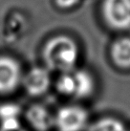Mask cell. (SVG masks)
<instances>
[{
  "label": "cell",
  "mask_w": 130,
  "mask_h": 131,
  "mask_svg": "<svg viewBox=\"0 0 130 131\" xmlns=\"http://www.w3.org/2000/svg\"><path fill=\"white\" fill-rule=\"evenodd\" d=\"M42 58L50 71L65 73L77 68L80 59V46L67 35H57L45 42Z\"/></svg>",
  "instance_id": "obj_1"
},
{
  "label": "cell",
  "mask_w": 130,
  "mask_h": 131,
  "mask_svg": "<svg viewBox=\"0 0 130 131\" xmlns=\"http://www.w3.org/2000/svg\"><path fill=\"white\" fill-rule=\"evenodd\" d=\"M101 16L107 28L115 32L130 30V0H102Z\"/></svg>",
  "instance_id": "obj_2"
},
{
  "label": "cell",
  "mask_w": 130,
  "mask_h": 131,
  "mask_svg": "<svg viewBox=\"0 0 130 131\" xmlns=\"http://www.w3.org/2000/svg\"><path fill=\"white\" fill-rule=\"evenodd\" d=\"M89 124V112L79 104L61 106L54 116V126L58 131H86Z\"/></svg>",
  "instance_id": "obj_3"
},
{
  "label": "cell",
  "mask_w": 130,
  "mask_h": 131,
  "mask_svg": "<svg viewBox=\"0 0 130 131\" xmlns=\"http://www.w3.org/2000/svg\"><path fill=\"white\" fill-rule=\"evenodd\" d=\"M23 78L22 67L17 59L0 55V95H10L17 90Z\"/></svg>",
  "instance_id": "obj_4"
},
{
  "label": "cell",
  "mask_w": 130,
  "mask_h": 131,
  "mask_svg": "<svg viewBox=\"0 0 130 131\" xmlns=\"http://www.w3.org/2000/svg\"><path fill=\"white\" fill-rule=\"evenodd\" d=\"M21 84L31 97H40L46 94L52 84L50 70L46 66L32 67L23 75Z\"/></svg>",
  "instance_id": "obj_5"
},
{
  "label": "cell",
  "mask_w": 130,
  "mask_h": 131,
  "mask_svg": "<svg viewBox=\"0 0 130 131\" xmlns=\"http://www.w3.org/2000/svg\"><path fill=\"white\" fill-rule=\"evenodd\" d=\"M109 58L116 68L130 70V37H120L113 40L109 47Z\"/></svg>",
  "instance_id": "obj_6"
},
{
  "label": "cell",
  "mask_w": 130,
  "mask_h": 131,
  "mask_svg": "<svg viewBox=\"0 0 130 131\" xmlns=\"http://www.w3.org/2000/svg\"><path fill=\"white\" fill-rule=\"evenodd\" d=\"M75 80V94L77 100H86L91 98L97 89L96 78L89 70L83 68H76L73 70Z\"/></svg>",
  "instance_id": "obj_7"
},
{
  "label": "cell",
  "mask_w": 130,
  "mask_h": 131,
  "mask_svg": "<svg viewBox=\"0 0 130 131\" xmlns=\"http://www.w3.org/2000/svg\"><path fill=\"white\" fill-rule=\"evenodd\" d=\"M25 118L36 131H49L54 126V116L46 106L39 103L29 106L25 112Z\"/></svg>",
  "instance_id": "obj_8"
},
{
  "label": "cell",
  "mask_w": 130,
  "mask_h": 131,
  "mask_svg": "<svg viewBox=\"0 0 130 131\" xmlns=\"http://www.w3.org/2000/svg\"><path fill=\"white\" fill-rule=\"evenodd\" d=\"M86 131H130L126 124L113 116L101 117L89 124Z\"/></svg>",
  "instance_id": "obj_9"
},
{
  "label": "cell",
  "mask_w": 130,
  "mask_h": 131,
  "mask_svg": "<svg viewBox=\"0 0 130 131\" xmlns=\"http://www.w3.org/2000/svg\"><path fill=\"white\" fill-rule=\"evenodd\" d=\"M56 90L59 95L64 97H72L74 98L75 94V80L73 71L71 72H65L60 73L58 80L55 83Z\"/></svg>",
  "instance_id": "obj_10"
},
{
  "label": "cell",
  "mask_w": 130,
  "mask_h": 131,
  "mask_svg": "<svg viewBox=\"0 0 130 131\" xmlns=\"http://www.w3.org/2000/svg\"><path fill=\"white\" fill-rule=\"evenodd\" d=\"M21 114V107L13 102L0 104V121L12 118H19Z\"/></svg>",
  "instance_id": "obj_11"
},
{
  "label": "cell",
  "mask_w": 130,
  "mask_h": 131,
  "mask_svg": "<svg viewBox=\"0 0 130 131\" xmlns=\"http://www.w3.org/2000/svg\"><path fill=\"white\" fill-rule=\"evenodd\" d=\"M0 131H27L22 127L20 121L18 118L5 119L1 120L0 123Z\"/></svg>",
  "instance_id": "obj_12"
},
{
  "label": "cell",
  "mask_w": 130,
  "mask_h": 131,
  "mask_svg": "<svg viewBox=\"0 0 130 131\" xmlns=\"http://www.w3.org/2000/svg\"><path fill=\"white\" fill-rule=\"evenodd\" d=\"M81 0H55V4L60 10H71L77 7Z\"/></svg>",
  "instance_id": "obj_13"
}]
</instances>
